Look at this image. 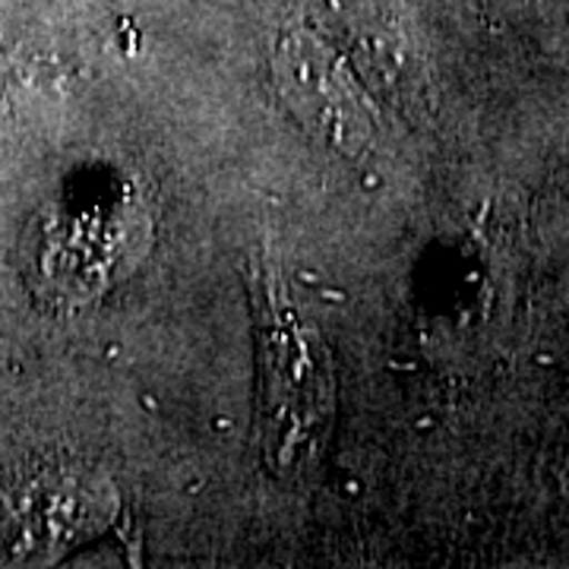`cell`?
<instances>
[{"label": "cell", "instance_id": "obj_1", "mask_svg": "<svg viewBox=\"0 0 569 569\" xmlns=\"http://www.w3.org/2000/svg\"><path fill=\"white\" fill-rule=\"evenodd\" d=\"M253 326L260 351L253 443L276 478L298 481L320 466L332 433V358L320 332L291 307L269 272H253Z\"/></svg>", "mask_w": 569, "mask_h": 569}]
</instances>
